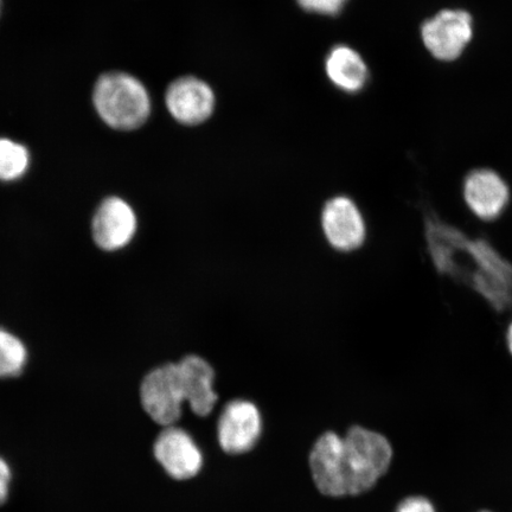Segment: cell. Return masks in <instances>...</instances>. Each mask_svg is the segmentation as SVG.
Instances as JSON below:
<instances>
[{"label": "cell", "mask_w": 512, "mask_h": 512, "mask_svg": "<svg viewBox=\"0 0 512 512\" xmlns=\"http://www.w3.org/2000/svg\"><path fill=\"white\" fill-rule=\"evenodd\" d=\"M153 452L172 478L190 479L201 471L203 458L200 448L182 428L165 427L158 435Z\"/></svg>", "instance_id": "8fae6325"}, {"label": "cell", "mask_w": 512, "mask_h": 512, "mask_svg": "<svg viewBox=\"0 0 512 512\" xmlns=\"http://www.w3.org/2000/svg\"><path fill=\"white\" fill-rule=\"evenodd\" d=\"M322 227L326 240L339 252L356 251L367 238L366 221L361 209L345 196H337L326 202Z\"/></svg>", "instance_id": "ba28073f"}, {"label": "cell", "mask_w": 512, "mask_h": 512, "mask_svg": "<svg viewBox=\"0 0 512 512\" xmlns=\"http://www.w3.org/2000/svg\"><path fill=\"white\" fill-rule=\"evenodd\" d=\"M475 36V18L464 9H443L420 27L422 44L440 62L460 59Z\"/></svg>", "instance_id": "277c9868"}, {"label": "cell", "mask_w": 512, "mask_h": 512, "mask_svg": "<svg viewBox=\"0 0 512 512\" xmlns=\"http://www.w3.org/2000/svg\"><path fill=\"white\" fill-rule=\"evenodd\" d=\"M93 105L104 123L117 131H134L151 117L149 91L136 76L125 72L102 74L95 82Z\"/></svg>", "instance_id": "3957f363"}, {"label": "cell", "mask_w": 512, "mask_h": 512, "mask_svg": "<svg viewBox=\"0 0 512 512\" xmlns=\"http://www.w3.org/2000/svg\"><path fill=\"white\" fill-rule=\"evenodd\" d=\"M165 106L178 124L197 126L213 115L216 96L209 83L188 75L170 83L165 93Z\"/></svg>", "instance_id": "8992f818"}, {"label": "cell", "mask_w": 512, "mask_h": 512, "mask_svg": "<svg viewBox=\"0 0 512 512\" xmlns=\"http://www.w3.org/2000/svg\"><path fill=\"white\" fill-rule=\"evenodd\" d=\"M184 400L192 412L207 416L215 408L217 394L214 390L215 371L204 358L189 355L177 363Z\"/></svg>", "instance_id": "7c38bea8"}, {"label": "cell", "mask_w": 512, "mask_h": 512, "mask_svg": "<svg viewBox=\"0 0 512 512\" xmlns=\"http://www.w3.org/2000/svg\"><path fill=\"white\" fill-rule=\"evenodd\" d=\"M262 430L261 414L253 402L234 400L224 407L217 434L222 450L229 454L251 451Z\"/></svg>", "instance_id": "9c48e42d"}, {"label": "cell", "mask_w": 512, "mask_h": 512, "mask_svg": "<svg viewBox=\"0 0 512 512\" xmlns=\"http://www.w3.org/2000/svg\"><path fill=\"white\" fill-rule=\"evenodd\" d=\"M300 8L312 14L336 16L344 9L348 0H297Z\"/></svg>", "instance_id": "2e32d148"}, {"label": "cell", "mask_w": 512, "mask_h": 512, "mask_svg": "<svg viewBox=\"0 0 512 512\" xmlns=\"http://www.w3.org/2000/svg\"><path fill=\"white\" fill-rule=\"evenodd\" d=\"M30 163L27 146L10 138H0V181H18L27 174Z\"/></svg>", "instance_id": "5bb4252c"}, {"label": "cell", "mask_w": 512, "mask_h": 512, "mask_svg": "<svg viewBox=\"0 0 512 512\" xmlns=\"http://www.w3.org/2000/svg\"><path fill=\"white\" fill-rule=\"evenodd\" d=\"M138 228L136 211L120 197L102 201L92 221L93 239L107 252L118 251L130 243Z\"/></svg>", "instance_id": "30bf717a"}, {"label": "cell", "mask_w": 512, "mask_h": 512, "mask_svg": "<svg viewBox=\"0 0 512 512\" xmlns=\"http://www.w3.org/2000/svg\"><path fill=\"white\" fill-rule=\"evenodd\" d=\"M393 448L384 435L360 426L345 437L326 432L310 454L312 478L325 496H357L369 491L389 469Z\"/></svg>", "instance_id": "7a4b0ae2"}, {"label": "cell", "mask_w": 512, "mask_h": 512, "mask_svg": "<svg viewBox=\"0 0 512 512\" xmlns=\"http://www.w3.org/2000/svg\"><path fill=\"white\" fill-rule=\"evenodd\" d=\"M463 197L467 209L480 221L492 222L508 209L509 184L497 171L488 168L471 170L464 178Z\"/></svg>", "instance_id": "52a82bcc"}, {"label": "cell", "mask_w": 512, "mask_h": 512, "mask_svg": "<svg viewBox=\"0 0 512 512\" xmlns=\"http://www.w3.org/2000/svg\"><path fill=\"white\" fill-rule=\"evenodd\" d=\"M505 339H507V347L512 356V320L507 329V335H505Z\"/></svg>", "instance_id": "d6986e66"}, {"label": "cell", "mask_w": 512, "mask_h": 512, "mask_svg": "<svg viewBox=\"0 0 512 512\" xmlns=\"http://www.w3.org/2000/svg\"><path fill=\"white\" fill-rule=\"evenodd\" d=\"M480 512H490V511H480Z\"/></svg>", "instance_id": "44dd1931"}, {"label": "cell", "mask_w": 512, "mask_h": 512, "mask_svg": "<svg viewBox=\"0 0 512 512\" xmlns=\"http://www.w3.org/2000/svg\"><path fill=\"white\" fill-rule=\"evenodd\" d=\"M3 11V0H0V16H2Z\"/></svg>", "instance_id": "ffe728a7"}, {"label": "cell", "mask_w": 512, "mask_h": 512, "mask_svg": "<svg viewBox=\"0 0 512 512\" xmlns=\"http://www.w3.org/2000/svg\"><path fill=\"white\" fill-rule=\"evenodd\" d=\"M396 512H435V509L427 498L415 496L402 501Z\"/></svg>", "instance_id": "e0dca14e"}, {"label": "cell", "mask_w": 512, "mask_h": 512, "mask_svg": "<svg viewBox=\"0 0 512 512\" xmlns=\"http://www.w3.org/2000/svg\"><path fill=\"white\" fill-rule=\"evenodd\" d=\"M28 361L24 343L11 332L0 329V377H14L22 373Z\"/></svg>", "instance_id": "9a60e30c"}, {"label": "cell", "mask_w": 512, "mask_h": 512, "mask_svg": "<svg viewBox=\"0 0 512 512\" xmlns=\"http://www.w3.org/2000/svg\"><path fill=\"white\" fill-rule=\"evenodd\" d=\"M140 400L158 425L174 426L181 418L185 402L177 363H166L150 371L140 387Z\"/></svg>", "instance_id": "5b68a950"}, {"label": "cell", "mask_w": 512, "mask_h": 512, "mask_svg": "<svg viewBox=\"0 0 512 512\" xmlns=\"http://www.w3.org/2000/svg\"><path fill=\"white\" fill-rule=\"evenodd\" d=\"M325 73L332 85L347 94L362 92L370 79L366 60L356 49L345 44L330 50L325 60Z\"/></svg>", "instance_id": "4fadbf2b"}, {"label": "cell", "mask_w": 512, "mask_h": 512, "mask_svg": "<svg viewBox=\"0 0 512 512\" xmlns=\"http://www.w3.org/2000/svg\"><path fill=\"white\" fill-rule=\"evenodd\" d=\"M427 251L439 274L471 288L497 312L512 310V264L494 245L473 238L424 208Z\"/></svg>", "instance_id": "6da1fadb"}, {"label": "cell", "mask_w": 512, "mask_h": 512, "mask_svg": "<svg viewBox=\"0 0 512 512\" xmlns=\"http://www.w3.org/2000/svg\"><path fill=\"white\" fill-rule=\"evenodd\" d=\"M11 482V470L8 463L0 458V504H3L8 498Z\"/></svg>", "instance_id": "ac0fdd59"}]
</instances>
